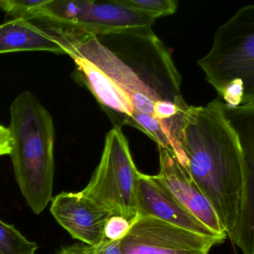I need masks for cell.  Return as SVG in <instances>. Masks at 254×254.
<instances>
[{
  "instance_id": "6da1fadb",
  "label": "cell",
  "mask_w": 254,
  "mask_h": 254,
  "mask_svg": "<svg viewBox=\"0 0 254 254\" xmlns=\"http://www.w3.org/2000/svg\"><path fill=\"white\" fill-rule=\"evenodd\" d=\"M183 166L236 245L242 206H254V154L244 151L224 102L190 106L181 130Z\"/></svg>"
},
{
  "instance_id": "7a4b0ae2",
  "label": "cell",
  "mask_w": 254,
  "mask_h": 254,
  "mask_svg": "<svg viewBox=\"0 0 254 254\" xmlns=\"http://www.w3.org/2000/svg\"><path fill=\"white\" fill-rule=\"evenodd\" d=\"M67 56H79L99 68L128 96L134 112L153 116L157 102L188 106L181 76L169 50L152 28L95 35L50 28Z\"/></svg>"
},
{
  "instance_id": "3957f363",
  "label": "cell",
  "mask_w": 254,
  "mask_h": 254,
  "mask_svg": "<svg viewBox=\"0 0 254 254\" xmlns=\"http://www.w3.org/2000/svg\"><path fill=\"white\" fill-rule=\"evenodd\" d=\"M11 156L16 180L28 205L40 214L53 198L56 128L48 110L29 91L10 108Z\"/></svg>"
},
{
  "instance_id": "277c9868",
  "label": "cell",
  "mask_w": 254,
  "mask_h": 254,
  "mask_svg": "<svg viewBox=\"0 0 254 254\" xmlns=\"http://www.w3.org/2000/svg\"><path fill=\"white\" fill-rule=\"evenodd\" d=\"M198 64L227 110L254 108V5L242 7L217 29Z\"/></svg>"
},
{
  "instance_id": "5b68a950",
  "label": "cell",
  "mask_w": 254,
  "mask_h": 254,
  "mask_svg": "<svg viewBox=\"0 0 254 254\" xmlns=\"http://www.w3.org/2000/svg\"><path fill=\"white\" fill-rule=\"evenodd\" d=\"M139 173L120 126L107 133L100 162L81 192L111 215L131 220L137 216Z\"/></svg>"
},
{
  "instance_id": "8992f818",
  "label": "cell",
  "mask_w": 254,
  "mask_h": 254,
  "mask_svg": "<svg viewBox=\"0 0 254 254\" xmlns=\"http://www.w3.org/2000/svg\"><path fill=\"white\" fill-rule=\"evenodd\" d=\"M157 19L120 0H47L33 20L47 27L82 31L95 35L150 29Z\"/></svg>"
},
{
  "instance_id": "52a82bcc",
  "label": "cell",
  "mask_w": 254,
  "mask_h": 254,
  "mask_svg": "<svg viewBox=\"0 0 254 254\" xmlns=\"http://www.w3.org/2000/svg\"><path fill=\"white\" fill-rule=\"evenodd\" d=\"M224 240L138 215L120 245L123 254H208L212 247Z\"/></svg>"
},
{
  "instance_id": "ba28073f",
  "label": "cell",
  "mask_w": 254,
  "mask_h": 254,
  "mask_svg": "<svg viewBox=\"0 0 254 254\" xmlns=\"http://www.w3.org/2000/svg\"><path fill=\"white\" fill-rule=\"evenodd\" d=\"M160 172L154 175L186 209L220 236H227L221 222L207 199L194 184L173 150L159 147Z\"/></svg>"
},
{
  "instance_id": "9c48e42d",
  "label": "cell",
  "mask_w": 254,
  "mask_h": 254,
  "mask_svg": "<svg viewBox=\"0 0 254 254\" xmlns=\"http://www.w3.org/2000/svg\"><path fill=\"white\" fill-rule=\"evenodd\" d=\"M50 211L56 221L81 243L96 246L104 240L111 213L79 192H62L53 199Z\"/></svg>"
},
{
  "instance_id": "30bf717a",
  "label": "cell",
  "mask_w": 254,
  "mask_h": 254,
  "mask_svg": "<svg viewBox=\"0 0 254 254\" xmlns=\"http://www.w3.org/2000/svg\"><path fill=\"white\" fill-rule=\"evenodd\" d=\"M137 214L150 216L207 237L222 238L208 228L151 175L139 173L137 186Z\"/></svg>"
},
{
  "instance_id": "8fae6325",
  "label": "cell",
  "mask_w": 254,
  "mask_h": 254,
  "mask_svg": "<svg viewBox=\"0 0 254 254\" xmlns=\"http://www.w3.org/2000/svg\"><path fill=\"white\" fill-rule=\"evenodd\" d=\"M69 57L76 66L77 74L111 119L126 125L133 113L130 99L111 78L88 61L79 56Z\"/></svg>"
},
{
  "instance_id": "7c38bea8",
  "label": "cell",
  "mask_w": 254,
  "mask_h": 254,
  "mask_svg": "<svg viewBox=\"0 0 254 254\" xmlns=\"http://www.w3.org/2000/svg\"><path fill=\"white\" fill-rule=\"evenodd\" d=\"M21 51H46L66 55L67 51L48 28L31 20L11 19L0 24V54Z\"/></svg>"
},
{
  "instance_id": "4fadbf2b",
  "label": "cell",
  "mask_w": 254,
  "mask_h": 254,
  "mask_svg": "<svg viewBox=\"0 0 254 254\" xmlns=\"http://www.w3.org/2000/svg\"><path fill=\"white\" fill-rule=\"evenodd\" d=\"M38 245L0 219V254H36Z\"/></svg>"
},
{
  "instance_id": "5bb4252c",
  "label": "cell",
  "mask_w": 254,
  "mask_h": 254,
  "mask_svg": "<svg viewBox=\"0 0 254 254\" xmlns=\"http://www.w3.org/2000/svg\"><path fill=\"white\" fill-rule=\"evenodd\" d=\"M126 126H132L145 133L158 147L173 150L172 142L160 123L153 116L133 111Z\"/></svg>"
},
{
  "instance_id": "9a60e30c",
  "label": "cell",
  "mask_w": 254,
  "mask_h": 254,
  "mask_svg": "<svg viewBox=\"0 0 254 254\" xmlns=\"http://www.w3.org/2000/svg\"><path fill=\"white\" fill-rule=\"evenodd\" d=\"M120 2L156 19L172 15L178 8V2L175 0H120Z\"/></svg>"
},
{
  "instance_id": "2e32d148",
  "label": "cell",
  "mask_w": 254,
  "mask_h": 254,
  "mask_svg": "<svg viewBox=\"0 0 254 254\" xmlns=\"http://www.w3.org/2000/svg\"><path fill=\"white\" fill-rule=\"evenodd\" d=\"M46 2L47 0H2L0 1V10L11 19L32 21L35 11Z\"/></svg>"
},
{
  "instance_id": "e0dca14e",
  "label": "cell",
  "mask_w": 254,
  "mask_h": 254,
  "mask_svg": "<svg viewBox=\"0 0 254 254\" xmlns=\"http://www.w3.org/2000/svg\"><path fill=\"white\" fill-rule=\"evenodd\" d=\"M129 220L121 215H111L105 224L104 237L110 241H120L126 237L136 218Z\"/></svg>"
},
{
  "instance_id": "ac0fdd59",
  "label": "cell",
  "mask_w": 254,
  "mask_h": 254,
  "mask_svg": "<svg viewBox=\"0 0 254 254\" xmlns=\"http://www.w3.org/2000/svg\"><path fill=\"white\" fill-rule=\"evenodd\" d=\"M93 254H123L120 241H110L104 239L96 246H91Z\"/></svg>"
},
{
  "instance_id": "d6986e66",
  "label": "cell",
  "mask_w": 254,
  "mask_h": 254,
  "mask_svg": "<svg viewBox=\"0 0 254 254\" xmlns=\"http://www.w3.org/2000/svg\"><path fill=\"white\" fill-rule=\"evenodd\" d=\"M11 145L12 139L9 128L0 125V156L10 155Z\"/></svg>"
},
{
  "instance_id": "ffe728a7",
  "label": "cell",
  "mask_w": 254,
  "mask_h": 254,
  "mask_svg": "<svg viewBox=\"0 0 254 254\" xmlns=\"http://www.w3.org/2000/svg\"><path fill=\"white\" fill-rule=\"evenodd\" d=\"M55 254H93L91 246L84 243H76L64 247Z\"/></svg>"
}]
</instances>
